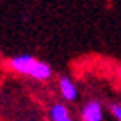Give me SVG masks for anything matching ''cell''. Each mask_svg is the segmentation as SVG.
Segmentation results:
<instances>
[{"label":"cell","instance_id":"obj_2","mask_svg":"<svg viewBox=\"0 0 121 121\" xmlns=\"http://www.w3.org/2000/svg\"><path fill=\"white\" fill-rule=\"evenodd\" d=\"M102 106L99 100H90L81 109V119L83 121H102Z\"/></svg>","mask_w":121,"mask_h":121},{"label":"cell","instance_id":"obj_7","mask_svg":"<svg viewBox=\"0 0 121 121\" xmlns=\"http://www.w3.org/2000/svg\"><path fill=\"white\" fill-rule=\"evenodd\" d=\"M119 74H121V68H119Z\"/></svg>","mask_w":121,"mask_h":121},{"label":"cell","instance_id":"obj_5","mask_svg":"<svg viewBox=\"0 0 121 121\" xmlns=\"http://www.w3.org/2000/svg\"><path fill=\"white\" fill-rule=\"evenodd\" d=\"M50 119L52 121H73L69 116V111L64 104H54L50 109Z\"/></svg>","mask_w":121,"mask_h":121},{"label":"cell","instance_id":"obj_3","mask_svg":"<svg viewBox=\"0 0 121 121\" xmlns=\"http://www.w3.org/2000/svg\"><path fill=\"white\" fill-rule=\"evenodd\" d=\"M59 90H60V95L64 97V100H68V102H73V100H76V97H78L76 85L68 76H60L59 78Z\"/></svg>","mask_w":121,"mask_h":121},{"label":"cell","instance_id":"obj_4","mask_svg":"<svg viewBox=\"0 0 121 121\" xmlns=\"http://www.w3.org/2000/svg\"><path fill=\"white\" fill-rule=\"evenodd\" d=\"M28 76H31L33 80H38V81H45L52 76V68L43 60H36V64L33 66L31 73Z\"/></svg>","mask_w":121,"mask_h":121},{"label":"cell","instance_id":"obj_1","mask_svg":"<svg viewBox=\"0 0 121 121\" xmlns=\"http://www.w3.org/2000/svg\"><path fill=\"white\" fill-rule=\"evenodd\" d=\"M36 64V59L30 56V54H23V56H16L9 60V68L19 74H30L33 66Z\"/></svg>","mask_w":121,"mask_h":121},{"label":"cell","instance_id":"obj_6","mask_svg":"<svg viewBox=\"0 0 121 121\" xmlns=\"http://www.w3.org/2000/svg\"><path fill=\"white\" fill-rule=\"evenodd\" d=\"M111 112L114 114V118H116L118 121H121V104H114V106L111 107Z\"/></svg>","mask_w":121,"mask_h":121}]
</instances>
